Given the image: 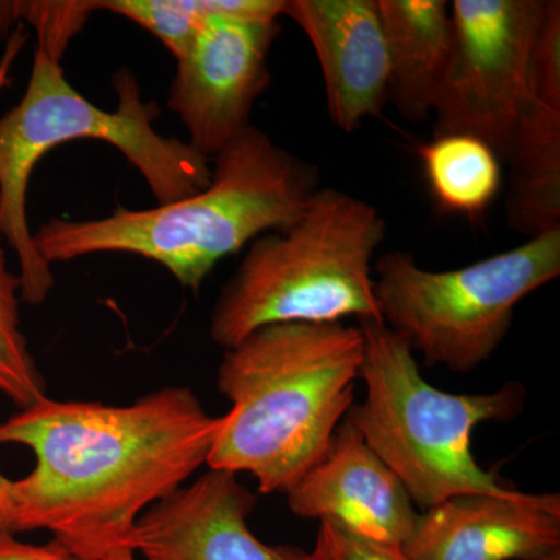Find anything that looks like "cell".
Instances as JSON below:
<instances>
[{"label": "cell", "mask_w": 560, "mask_h": 560, "mask_svg": "<svg viewBox=\"0 0 560 560\" xmlns=\"http://www.w3.org/2000/svg\"><path fill=\"white\" fill-rule=\"evenodd\" d=\"M27 39V32H25L24 24L21 22V24L14 28V32L11 33L10 38L7 39L5 49H3L2 57H0V94L10 86L11 69H13L14 62L20 58Z\"/></svg>", "instance_id": "cell-22"}, {"label": "cell", "mask_w": 560, "mask_h": 560, "mask_svg": "<svg viewBox=\"0 0 560 560\" xmlns=\"http://www.w3.org/2000/svg\"><path fill=\"white\" fill-rule=\"evenodd\" d=\"M385 235L370 202L320 187L290 228L250 243L213 304L210 338L231 349L272 324L383 320L372 259Z\"/></svg>", "instance_id": "cell-5"}, {"label": "cell", "mask_w": 560, "mask_h": 560, "mask_svg": "<svg viewBox=\"0 0 560 560\" xmlns=\"http://www.w3.org/2000/svg\"><path fill=\"white\" fill-rule=\"evenodd\" d=\"M98 10L119 14L150 32L179 60L209 16L206 0H98Z\"/></svg>", "instance_id": "cell-18"}, {"label": "cell", "mask_w": 560, "mask_h": 560, "mask_svg": "<svg viewBox=\"0 0 560 560\" xmlns=\"http://www.w3.org/2000/svg\"><path fill=\"white\" fill-rule=\"evenodd\" d=\"M256 501L238 475L208 469L140 515L132 547L145 560H307L250 530Z\"/></svg>", "instance_id": "cell-10"}, {"label": "cell", "mask_w": 560, "mask_h": 560, "mask_svg": "<svg viewBox=\"0 0 560 560\" xmlns=\"http://www.w3.org/2000/svg\"><path fill=\"white\" fill-rule=\"evenodd\" d=\"M374 272L383 323L427 366L467 374L499 349L517 305L559 278L560 228L456 270H425L411 253L389 250Z\"/></svg>", "instance_id": "cell-7"}, {"label": "cell", "mask_w": 560, "mask_h": 560, "mask_svg": "<svg viewBox=\"0 0 560 560\" xmlns=\"http://www.w3.org/2000/svg\"><path fill=\"white\" fill-rule=\"evenodd\" d=\"M98 10L94 0L68 2H24L21 0L22 24L27 22L36 31L38 43L55 58L61 60L70 39L79 35L91 13Z\"/></svg>", "instance_id": "cell-19"}, {"label": "cell", "mask_w": 560, "mask_h": 560, "mask_svg": "<svg viewBox=\"0 0 560 560\" xmlns=\"http://www.w3.org/2000/svg\"><path fill=\"white\" fill-rule=\"evenodd\" d=\"M283 16L312 43L327 113L340 130H359L388 101V51L377 0H285Z\"/></svg>", "instance_id": "cell-13"}, {"label": "cell", "mask_w": 560, "mask_h": 560, "mask_svg": "<svg viewBox=\"0 0 560 560\" xmlns=\"http://www.w3.org/2000/svg\"><path fill=\"white\" fill-rule=\"evenodd\" d=\"M508 223L526 237L560 228V2L547 0L529 65V94L510 154Z\"/></svg>", "instance_id": "cell-14"}, {"label": "cell", "mask_w": 560, "mask_h": 560, "mask_svg": "<svg viewBox=\"0 0 560 560\" xmlns=\"http://www.w3.org/2000/svg\"><path fill=\"white\" fill-rule=\"evenodd\" d=\"M307 560H408L400 545L360 536L345 526L320 522Z\"/></svg>", "instance_id": "cell-20"}, {"label": "cell", "mask_w": 560, "mask_h": 560, "mask_svg": "<svg viewBox=\"0 0 560 560\" xmlns=\"http://www.w3.org/2000/svg\"><path fill=\"white\" fill-rule=\"evenodd\" d=\"M364 341L342 323L272 324L226 349L217 388L230 400L208 469L248 474L285 493L315 466L353 405Z\"/></svg>", "instance_id": "cell-3"}, {"label": "cell", "mask_w": 560, "mask_h": 560, "mask_svg": "<svg viewBox=\"0 0 560 560\" xmlns=\"http://www.w3.org/2000/svg\"><path fill=\"white\" fill-rule=\"evenodd\" d=\"M209 186L151 209L91 220L51 219L33 232L47 264L103 253L156 261L194 291L221 260L287 230L320 189L319 168L250 125L215 158Z\"/></svg>", "instance_id": "cell-2"}, {"label": "cell", "mask_w": 560, "mask_h": 560, "mask_svg": "<svg viewBox=\"0 0 560 560\" xmlns=\"http://www.w3.org/2000/svg\"><path fill=\"white\" fill-rule=\"evenodd\" d=\"M359 327L364 399L352 405L346 419L399 478L416 506L425 511L453 497L510 493L475 459L471 434L481 423L521 416L528 399L525 386L508 382L490 393H445L425 381L410 345L383 320H360Z\"/></svg>", "instance_id": "cell-6"}, {"label": "cell", "mask_w": 560, "mask_h": 560, "mask_svg": "<svg viewBox=\"0 0 560 560\" xmlns=\"http://www.w3.org/2000/svg\"><path fill=\"white\" fill-rule=\"evenodd\" d=\"M14 501L13 480L0 471V533H13Z\"/></svg>", "instance_id": "cell-23"}, {"label": "cell", "mask_w": 560, "mask_h": 560, "mask_svg": "<svg viewBox=\"0 0 560 560\" xmlns=\"http://www.w3.org/2000/svg\"><path fill=\"white\" fill-rule=\"evenodd\" d=\"M21 22V0H0V40L7 43Z\"/></svg>", "instance_id": "cell-24"}, {"label": "cell", "mask_w": 560, "mask_h": 560, "mask_svg": "<svg viewBox=\"0 0 560 560\" xmlns=\"http://www.w3.org/2000/svg\"><path fill=\"white\" fill-rule=\"evenodd\" d=\"M0 560H81L55 539L44 545L18 539L16 534L0 533ZM106 560H138L135 550L114 552Z\"/></svg>", "instance_id": "cell-21"}, {"label": "cell", "mask_w": 560, "mask_h": 560, "mask_svg": "<svg viewBox=\"0 0 560 560\" xmlns=\"http://www.w3.org/2000/svg\"><path fill=\"white\" fill-rule=\"evenodd\" d=\"M408 560H541L560 551L559 493L453 497L419 512Z\"/></svg>", "instance_id": "cell-11"}, {"label": "cell", "mask_w": 560, "mask_h": 560, "mask_svg": "<svg viewBox=\"0 0 560 560\" xmlns=\"http://www.w3.org/2000/svg\"><path fill=\"white\" fill-rule=\"evenodd\" d=\"M278 21L210 14L176 60L167 106L189 132V145L215 158L250 127L254 103L270 84L268 57Z\"/></svg>", "instance_id": "cell-9"}, {"label": "cell", "mask_w": 560, "mask_h": 560, "mask_svg": "<svg viewBox=\"0 0 560 560\" xmlns=\"http://www.w3.org/2000/svg\"><path fill=\"white\" fill-rule=\"evenodd\" d=\"M547 0H455L453 49L434 103V138L467 135L510 161L529 94V65Z\"/></svg>", "instance_id": "cell-8"}, {"label": "cell", "mask_w": 560, "mask_h": 560, "mask_svg": "<svg viewBox=\"0 0 560 560\" xmlns=\"http://www.w3.org/2000/svg\"><path fill=\"white\" fill-rule=\"evenodd\" d=\"M223 425L184 386L130 405L46 396L22 408L0 423V444L35 456L13 480V533L49 530L81 560L135 550L140 515L208 467Z\"/></svg>", "instance_id": "cell-1"}, {"label": "cell", "mask_w": 560, "mask_h": 560, "mask_svg": "<svg viewBox=\"0 0 560 560\" xmlns=\"http://www.w3.org/2000/svg\"><path fill=\"white\" fill-rule=\"evenodd\" d=\"M541 560H560V551L555 552V555L548 556V558Z\"/></svg>", "instance_id": "cell-25"}, {"label": "cell", "mask_w": 560, "mask_h": 560, "mask_svg": "<svg viewBox=\"0 0 560 560\" xmlns=\"http://www.w3.org/2000/svg\"><path fill=\"white\" fill-rule=\"evenodd\" d=\"M113 86L117 108L94 105L66 79L61 60L36 44L27 90L0 117V235L20 261L21 301L27 304H44L55 287L54 271L36 249L27 215L33 171L50 150L80 139L109 143L138 168L158 205L209 186L208 158L156 130L160 109L143 101L135 73L119 70Z\"/></svg>", "instance_id": "cell-4"}, {"label": "cell", "mask_w": 560, "mask_h": 560, "mask_svg": "<svg viewBox=\"0 0 560 560\" xmlns=\"http://www.w3.org/2000/svg\"><path fill=\"white\" fill-rule=\"evenodd\" d=\"M0 235V394L20 410L44 399L46 382L21 327V279L10 270Z\"/></svg>", "instance_id": "cell-17"}, {"label": "cell", "mask_w": 560, "mask_h": 560, "mask_svg": "<svg viewBox=\"0 0 560 560\" xmlns=\"http://www.w3.org/2000/svg\"><path fill=\"white\" fill-rule=\"evenodd\" d=\"M285 495L298 517L337 523L360 536L400 547L419 517L399 478L348 419L335 431L323 458Z\"/></svg>", "instance_id": "cell-12"}, {"label": "cell", "mask_w": 560, "mask_h": 560, "mask_svg": "<svg viewBox=\"0 0 560 560\" xmlns=\"http://www.w3.org/2000/svg\"><path fill=\"white\" fill-rule=\"evenodd\" d=\"M386 51L388 101L412 124L429 119L453 49L451 3L377 0Z\"/></svg>", "instance_id": "cell-15"}, {"label": "cell", "mask_w": 560, "mask_h": 560, "mask_svg": "<svg viewBox=\"0 0 560 560\" xmlns=\"http://www.w3.org/2000/svg\"><path fill=\"white\" fill-rule=\"evenodd\" d=\"M418 153L431 195L442 209L477 219L499 195L501 162L480 139L438 136Z\"/></svg>", "instance_id": "cell-16"}]
</instances>
